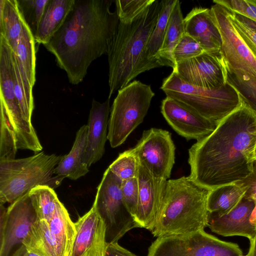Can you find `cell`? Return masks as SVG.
<instances>
[{"label":"cell","mask_w":256,"mask_h":256,"mask_svg":"<svg viewBox=\"0 0 256 256\" xmlns=\"http://www.w3.org/2000/svg\"><path fill=\"white\" fill-rule=\"evenodd\" d=\"M256 144V116L242 101L188 150V176L210 190L242 181L252 172Z\"/></svg>","instance_id":"1"},{"label":"cell","mask_w":256,"mask_h":256,"mask_svg":"<svg viewBox=\"0 0 256 256\" xmlns=\"http://www.w3.org/2000/svg\"><path fill=\"white\" fill-rule=\"evenodd\" d=\"M112 2L75 0L62 25L44 45L73 84L83 80L94 60L108 52L120 22L116 10H110Z\"/></svg>","instance_id":"2"},{"label":"cell","mask_w":256,"mask_h":256,"mask_svg":"<svg viewBox=\"0 0 256 256\" xmlns=\"http://www.w3.org/2000/svg\"><path fill=\"white\" fill-rule=\"evenodd\" d=\"M161 1L155 0L142 14L129 23L120 22L107 54L111 97L140 74L161 66L148 57L146 46L159 15Z\"/></svg>","instance_id":"3"},{"label":"cell","mask_w":256,"mask_h":256,"mask_svg":"<svg viewBox=\"0 0 256 256\" xmlns=\"http://www.w3.org/2000/svg\"><path fill=\"white\" fill-rule=\"evenodd\" d=\"M210 190L189 176L168 180L164 206L151 233L158 238L204 230L208 226Z\"/></svg>","instance_id":"4"},{"label":"cell","mask_w":256,"mask_h":256,"mask_svg":"<svg viewBox=\"0 0 256 256\" xmlns=\"http://www.w3.org/2000/svg\"><path fill=\"white\" fill-rule=\"evenodd\" d=\"M63 156L42 152L26 158L0 160V204L12 203L38 186H58L66 178L53 174Z\"/></svg>","instance_id":"5"},{"label":"cell","mask_w":256,"mask_h":256,"mask_svg":"<svg viewBox=\"0 0 256 256\" xmlns=\"http://www.w3.org/2000/svg\"><path fill=\"white\" fill-rule=\"evenodd\" d=\"M160 89L166 96L217 124L242 104L238 94L228 82L218 89L198 87L183 81L174 70L164 80Z\"/></svg>","instance_id":"6"},{"label":"cell","mask_w":256,"mask_h":256,"mask_svg":"<svg viewBox=\"0 0 256 256\" xmlns=\"http://www.w3.org/2000/svg\"><path fill=\"white\" fill-rule=\"evenodd\" d=\"M154 93L150 85L134 80L120 89L110 108L108 140L112 148L122 144L142 122Z\"/></svg>","instance_id":"7"},{"label":"cell","mask_w":256,"mask_h":256,"mask_svg":"<svg viewBox=\"0 0 256 256\" xmlns=\"http://www.w3.org/2000/svg\"><path fill=\"white\" fill-rule=\"evenodd\" d=\"M122 182L108 168L98 187L94 202L106 224L107 244L118 242L129 230L138 228L124 202Z\"/></svg>","instance_id":"8"},{"label":"cell","mask_w":256,"mask_h":256,"mask_svg":"<svg viewBox=\"0 0 256 256\" xmlns=\"http://www.w3.org/2000/svg\"><path fill=\"white\" fill-rule=\"evenodd\" d=\"M243 252L236 243L225 242L204 230L186 234L158 237L147 256H240Z\"/></svg>","instance_id":"9"},{"label":"cell","mask_w":256,"mask_h":256,"mask_svg":"<svg viewBox=\"0 0 256 256\" xmlns=\"http://www.w3.org/2000/svg\"><path fill=\"white\" fill-rule=\"evenodd\" d=\"M210 10L221 36L220 50L227 69L237 76L256 80V58L235 29L230 18V11L218 4Z\"/></svg>","instance_id":"10"},{"label":"cell","mask_w":256,"mask_h":256,"mask_svg":"<svg viewBox=\"0 0 256 256\" xmlns=\"http://www.w3.org/2000/svg\"><path fill=\"white\" fill-rule=\"evenodd\" d=\"M0 256H10L19 247L38 220L28 194L6 208L0 204Z\"/></svg>","instance_id":"11"},{"label":"cell","mask_w":256,"mask_h":256,"mask_svg":"<svg viewBox=\"0 0 256 256\" xmlns=\"http://www.w3.org/2000/svg\"><path fill=\"white\" fill-rule=\"evenodd\" d=\"M140 164L156 178H170L175 162V146L171 134L151 128L144 131L134 148Z\"/></svg>","instance_id":"12"},{"label":"cell","mask_w":256,"mask_h":256,"mask_svg":"<svg viewBox=\"0 0 256 256\" xmlns=\"http://www.w3.org/2000/svg\"><path fill=\"white\" fill-rule=\"evenodd\" d=\"M0 110L15 136L26 138L34 130L32 122L24 116L18 102L13 81L12 50L0 36Z\"/></svg>","instance_id":"13"},{"label":"cell","mask_w":256,"mask_h":256,"mask_svg":"<svg viewBox=\"0 0 256 256\" xmlns=\"http://www.w3.org/2000/svg\"><path fill=\"white\" fill-rule=\"evenodd\" d=\"M173 70L183 81L198 87L218 89L227 83L226 66L221 50L204 52L178 62Z\"/></svg>","instance_id":"14"},{"label":"cell","mask_w":256,"mask_h":256,"mask_svg":"<svg viewBox=\"0 0 256 256\" xmlns=\"http://www.w3.org/2000/svg\"><path fill=\"white\" fill-rule=\"evenodd\" d=\"M137 177L139 200L134 220L138 228L151 232L164 206L168 180L155 177L140 164Z\"/></svg>","instance_id":"15"},{"label":"cell","mask_w":256,"mask_h":256,"mask_svg":"<svg viewBox=\"0 0 256 256\" xmlns=\"http://www.w3.org/2000/svg\"><path fill=\"white\" fill-rule=\"evenodd\" d=\"M160 110L163 116L173 130L187 140H201L210 134L218 125L168 96L162 100Z\"/></svg>","instance_id":"16"},{"label":"cell","mask_w":256,"mask_h":256,"mask_svg":"<svg viewBox=\"0 0 256 256\" xmlns=\"http://www.w3.org/2000/svg\"><path fill=\"white\" fill-rule=\"evenodd\" d=\"M256 204L245 195L229 212L222 215L208 214V227L224 236H242L250 240L256 237L254 225L250 222Z\"/></svg>","instance_id":"17"},{"label":"cell","mask_w":256,"mask_h":256,"mask_svg":"<svg viewBox=\"0 0 256 256\" xmlns=\"http://www.w3.org/2000/svg\"><path fill=\"white\" fill-rule=\"evenodd\" d=\"M110 98L100 103L93 100L88 122V136L84 162L89 168L104 154L108 140Z\"/></svg>","instance_id":"18"},{"label":"cell","mask_w":256,"mask_h":256,"mask_svg":"<svg viewBox=\"0 0 256 256\" xmlns=\"http://www.w3.org/2000/svg\"><path fill=\"white\" fill-rule=\"evenodd\" d=\"M185 32L192 36L206 52L220 50L222 39L210 8H194L184 18Z\"/></svg>","instance_id":"19"},{"label":"cell","mask_w":256,"mask_h":256,"mask_svg":"<svg viewBox=\"0 0 256 256\" xmlns=\"http://www.w3.org/2000/svg\"><path fill=\"white\" fill-rule=\"evenodd\" d=\"M35 40L30 28L24 23L18 38L16 55L22 79L27 100L33 110L32 88L36 82Z\"/></svg>","instance_id":"20"},{"label":"cell","mask_w":256,"mask_h":256,"mask_svg":"<svg viewBox=\"0 0 256 256\" xmlns=\"http://www.w3.org/2000/svg\"><path fill=\"white\" fill-rule=\"evenodd\" d=\"M88 136V126L83 125L76 134L70 152L62 158L54 170V174L76 180L88 172L84 162Z\"/></svg>","instance_id":"21"},{"label":"cell","mask_w":256,"mask_h":256,"mask_svg":"<svg viewBox=\"0 0 256 256\" xmlns=\"http://www.w3.org/2000/svg\"><path fill=\"white\" fill-rule=\"evenodd\" d=\"M75 0H48L40 22L35 41L44 46L62 25Z\"/></svg>","instance_id":"22"},{"label":"cell","mask_w":256,"mask_h":256,"mask_svg":"<svg viewBox=\"0 0 256 256\" xmlns=\"http://www.w3.org/2000/svg\"><path fill=\"white\" fill-rule=\"evenodd\" d=\"M184 20L181 4L177 0L170 16L164 41L157 56L158 61L161 66H170L173 69L176 66L172 52L175 46L186 33Z\"/></svg>","instance_id":"23"},{"label":"cell","mask_w":256,"mask_h":256,"mask_svg":"<svg viewBox=\"0 0 256 256\" xmlns=\"http://www.w3.org/2000/svg\"><path fill=\"white\" fill-rule=\"evenodd\" d=\"M50 231L61 256H71L76 236V229L69 214L59 201L54 214L48 222Z\"/></svg>","instance_id":"24"},{"label":"cell","mask_w":256,"mask_h":256,"mask_svg":"<svg viewBox=\"0 0 256 256\" xmlns=\"http://www.w3.org/2000/svg\"><path fill=\"white\" fill-rule=\"evenodd\" d=\"M24 23L16 0H0V36L4 38L14 53Z\"/></svg>","instance_id":"25"},{"label":"cell","mask_w":256,"mask_h":256,"mask_svg":"<svg viewBox=\"0 0 256 256\" xmlns=\"http://www.w3.org/2000/svg\"><path fill=\"white\" fill-rule=\"evenodd\" d=\"M22 244L40 256H61L48 222L37 220L24 239Z\"/></svg>","instance_id":"26"},{"label":"cell","mask_w":256,"mask_h":256,"mask_svg":"<svg viewBox=\"0 0 256 256\" xmlns=\"http://www.w3.org/2000/svg\"><path fill=\"white\" fill-rule=\"evenodd\" d=\"M245 192L244 188L237 183L210 190L208 198V212L218 215L229 212L238 204Z\"/></svg>","instance_id":"27"},{"label":"cell","mask_w":256,"mask_h":256,"mask_svg":"<svg viewBox=\"0 0 256 256\" xmlns=\"http://www.w3.org/2000/svg\"><path fill=\"white\" fill-rule=\"evenodd\" d=\"M101 218L96 206L74 222L76 236L71 256H82L90 247L95 236Z\"/></svg>","instance_id":"28"},{"label":"cell","mask_w":256,"mask_h":256,"mask_svg":"<svg viewBox=\"0 0 256 256\" xmlns=\"http://www.w3.org/2000/svg\"><path fill=\"white\" fill-rule=\"evenodd\" d=\"M160 1L161 8L157 22L146 46V52L149 60L159 64L157 60L158 52L164 41L170 16L177 0Z\"/></svg>","instance_id":"29"},{"label":"cell","mask_w":256,"mask_h":256,"mask_svg":"<svg viewBox=\"0 0 256 256\" xmlns=\"http://www.w3.org/2000/svg\"><path fill=\"white\" fill-rule=\"evenodd\" d=\"M28 194L36 212L38 220L48 222L60 201L54 189L48 186H38Z\"/></svg>","instance_id":"30"},{"label":"cell","mask_w":256,"mask_h":256,"mask_svg":"<svg viewBox=\"0 0 256 256\" xmlns=\"http://www.w3.org/2000/svg\"><path fill=\"white\" fill-rule=\"evenodd\" d=\"M226 81L236 90L242 101L256 116V80L237 76L227 69Z\"/></svg>","instance_id":"31"},{"label":"cell","mask_w":256,"mask_h":256,"mask_svg":"<svg viewBox=\"0 0 256 256\" xmlns=\"http://www.w3.org/2000/svg\"><path fill=\"white\" fill-rule=\"evenodd\" d=\"M140 162L134 148L120 154L108 166L109 169L121 180L136 178Z\"/></svg>","instance_id":"32"},{"label":"cell","mask_w":256,"mask_h":256,"mask_svg":"<svg viewBox=\"0 0 256 256\" xmlns=\"http://www.w3.org/2000/svg\"><path fill=\"white\" fill-rule=\"evenodd\" d=\"M16 2L22 16L34 38L48 0H16Z\"/></svg>","instance_id":"33"},{"label":"cell","mask_w":256,"mask_h":256,"mask_svg":"<svg viewBox=\"0 0 256 256\" xmlns=\"http://www.w3.org/2000/svg\"><path fill=\"white\" fill-rule=\"evenodd\" d=\"M155 0H116V12L120 22L129 23L142 14Z\"/></svg>","instance_id":"34"},{"label":"cell","mask_w":256,"mask_h":256,"mask_svg":"<svg viewBox=\"0 0 256 256\" xmlns=\"http://www.w3.org/2000/svg\"><path fill=\"white\" fill-rule=\"evenodd\" d=\"M204 52L200 44L185 33L175 46L172 56L175 63L196 57Z\"/></svg>","instance_id":"35"},{"label":"cell","mask_w":256,"mask_h":256,"mask_svg":"<svg viewBox=\"0 0 256 256\" xmlns=\"http://www.w3.org/2000/svg\"><path fill=\"white\" fill-rule=\"evenodd\" d=\"M13 81L16 98L24 116L32 122L33 110L29 106L24 87L15 54L12 52Z\"/></svg>","instance_id":"36"},{"label":"cell","mask_w":256,"mask_h":256,"mask_svg":"<svg viewBox=\"0 0 256 256\" xmlns=\"http://www.w3.org/2000/svg\"><path fill=\"white\" fill-rule=\"evenodd\" d=\"M121 190L124 202L134 219L139 200L138 177L122 181Z\"/></svg>","instance_id":"37"},{"label":"cell","mask_w":256,"mask_h":256,"mask_svg":"<svg viewBox=\"0 0 256 256\" xmlns=\"http://www.w3.org/2000/svg\"><path fill=\"white\" fill-rule=\"evenodd\" d=\"M213 2L256 22V0H214Z\"/></svg>","instance_id":"38"},{"label":"cell","mask_w":256,"mask_h":256,"mask_svg":"<svg viewBox=\"0 0 256 256\" xmlns=\"http://www.w3.org/2000/svg\"><path fill=\"white\" fill-rule=\"evenodd\" d=\"M106 232V224L101 218L94 240L82 256H105L107 246Z\"/></svg>","instance_id":"39"},{"label":"cell","mask_w":256,"mask_h":256,"mask_svg":"<svg viewBox=\"0 0 256 256\" xmlns=\"http://www.w3.org/2000/svg\"><path fill=\"white\" fill-rule=\"evenodd\" d=\"M230 18L242 41L256 58V30L250 28L234 18L231 11Z\"/></svg>","instance_id":"40"},{"label":"cell","mask_w":256,"mask_h":256,"mask_svg":"<svg viewBox=\"0 0 256 256\" xmlns=\"http://www.w3.org/2000/svg\"><path fill=\"white\" fill-rule=\"evenodd\" d=\"M240 184L245 190L244 195L252 199L256 204V208L250 218V222L254 224V221L256 216V159H254L252 164V173L244 180L236 182Z\"/></svg>","instance_id":"41"},{"label":"cell","mask_w":256,"mask_h":256,"mask_svg":"<svg viewBox=\"0 0 256 256\" xmlns=\"http://www.w3.org/2000/svg\"><path fill=\"white\" fill-rule=\"evenodd\" d=\"M105 256H138L118 244V242L107 244Z\"/></svg>","instance_id":"42"},{"label":"cell","mask_w":256,"mask_h":256,"mask_svg":"<svg viewBox=\"0 0 256 256\" xmlns=\"http://www.w3.org/2000/svg\"><path fill=\"white\" fill-rule=\"evenodd\" d=\"M232 12V11H231ZM232 16L246 26L256 30V22L239 14L232 12Z\"/></svg>","instance_id":"43"},{"label":"cell","mask_w":256,"mask_h":256,"mask_svg":"<svg viewBox=\"0 0 256 256\" xmlns=\"http://www.w3.org/2000/svg\"><path fill=\"white\" fill-rule=\"evenodd\" d=\"M10 256H40L37 254L28 250L22 244Z\"/></svg>","instance_id":"44"},{"label":"cell","mask_w":256,"mask_h":256,"mask_svg":"<svg viewBox=\"0 0 256 256\" xmlns=\"http://www.w3.org/2000/svg\"><path fill=\"white\" fill-rule=\"evenodd\" d=\"M250 242V246L248 254V256H256V237Z\"/></svg>","instance_id":"45"},{"label":"cell","mask_w":256,"mask_h":256,"mask_svg":"<svg viewBox=\"0 0 256 256\" xmlns=\"http://www.w3.org/2000/svg\"><path fill=\"white\" fill-rule=\"evenodd\" d=\"M254 158L256 159V144L254 152Z\"/></svg>","instance_id":"46"},{"label":"cell","mask_w":256,"mask_h":256,"mask_svg":"<svg viewBox=\"0 0 256 256\" xmlns=\"http://www.w3.org/2000/svg\"><path fill=\"white\" fill-rule=\"evenodd\" d=\"M254 225L256 230V216L254 221Z\"/></svg>","instance_id":"47"},{"label":"cell","mask_w":256,"mask_h":256,"mask_svg":"<svg viewBox=\"0 0 256 256\" xmlns=\"http://www.w3.org/2000/svg\"><path fill=\"white\" fill-rule=\"evenodd\" d=\"M248 256V254H247L246 255H242V256Z\"/></svg>","instance_id":"48"},{"label":"cell","mask_w":256,"mask_h":256,"mask_svg":"<svg viewBox=\"0 0 256 256\" xmlns=\"http://www.w3.org/2000/svg\"></svg>","instance_id":"49"}]
</instances>
